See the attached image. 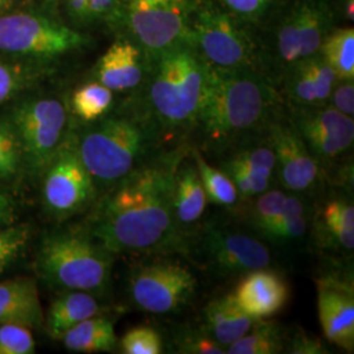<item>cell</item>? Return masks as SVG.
<instances>
[{
    "label": "cell",
    "instance_id": "obj_35",
    "mask_svg": "<svg viewBox=\"0 0 354 354\" xmlns=\"http://www.w3.org/2000/svg\"><path fill=\"white\" fill-rule=\"evenodd\" d=\"M32 235V228L26 225L8 226L0 230V273L24 253Z\"/></svg>",
    "mask_w": 354,
    "mask_h": 354
},
{
    "label": "cell",
    "instance_id": "obj_21",
    "mask_svg": "<svg viewBox=\"0 0 354 354\" xmlns=\"http://www.w3.org/2000/svg\"><path fill=\"white\" fill-rule=\"evenodd\" d=\"M207 205V197L197 165L189 153L177 167L174 187V209L178 226L189 236L198 225Z\"/></svg>",
    "mask_w": 354,
    "mask_h": 354
},
{
    "label": "cell",
    "instance_id": "obj_5",
    "mask_svg": "<svg viewBox=\"0 0 354 354\" xmlns=\"http://www.w3.org/2000/svg\"><path fill=\"white\" fill-rule=\"evenodd\" d=\"M114 253L86 230L53 232L41 241L37 270L44 281L59 290L104 295L111 289Z\"/></svg>",
    "mask_w": 354,
    "mask_h": 354
},
{
    "label": "cell",
    "instance_id": "obj_26",
    "mask_svg": "<svg viewBox=\"0 0 354 354\" xmlns=\"http://www.w3.org/2000/svg\"><path fill=\"white\" fill-rule=\"evenodd\" d=\"M288 330L277 322L256 320L252 328L226 348L228 354H279L285 352Z\"/></svg>",
    "mask_w": 354,
    "mask_h": 354
},
{
    "label": "cell",
    "instance_id": "obj_42",
    "mask_svg": "<svg viewBox=\"0 0 354 354\" xmlns=\"http://www.w3.org/2000/svg\"><path fill=\"white\" fill-rule=\"evenodd\" d=\"M16 218V207L13 200L6 193L0 192V225H10Z\"/></svg>",
    "mask_w": 354,
    "mask_h": 354
},
{
    "label": "cell",
    "instance_id": "obj_8",
    "mask_svg": "<svg viewBox=\"0 0 354 354\" xmlns=\"http://www.w3.org/2000/svg\"><path fill=\"white\" fill-rule=\"evenodd\" d=\"M87 38L44 13H0V53L30 62H46L79 50Z\"/></svg>",
    "mask_w": 354,
    "mask_h": 354
},
{
    "label": "cell",
    "instance_id": "obj_36",
    "mask_svg": "<svg viewBox=\"0 0 354 354\" xmlns=\"http://www.w3.org/2000/svg\"><path fill=\"white\" fill-rule=\"evenodd\" d=\"M35 348L36 342L28 327L0 324V354H32Z\"/></svg>",
    "mask_w": 354,
    "mask_h": 354
},
{
    "label": "cell",
    "instance_id": "obj_7",
    "mask_svg": "<svg viewBox=\"0 0 354 354\" xmlns=\"http://www.w3.org/2000/svg\"><path fill=\"white\" fill-rule=\"evenodd\" d=\"M7 118L20 143L24 172L42 176L68 133L67 106L55 96H30L17 100Z\"/></svg>",
    "mask_w": 354,
    "mask_h": 354
},
{
    "label": "cell",
    "instance_id": "obj_39",
    "mask_svg": "<svg viewBox=\"0 0 354 354\" xmlns=\"http://www.w3.org/2000/svg\"><path fill=\"white\" fill-rule=\"evenodd\" d=\"M328 104L340 113L353 117L354 114V83L353 80H337Z\"/></svg>",
    "mask_w": 354,
    "mask_h": 354
},
{
    "label": "cell",
    "instance_id": "obj_9",
    "mask_svg": "<svg viewBox=\"0 0 354 354\" xmlns=\"http://www.w3.org/2000/svg\"><path fill=\"white\" fill-rule=\"evenodd\" d=\"M196 0H121L120 23L146 57L189 41Z\"/></svg>",
    "mask_w": 354,
    "mask_h": 354
},
{
    "label": "cell",
    "instance_id": "obj_28",
    "mask_svg": "<svg viewBox=\"0 0 354 354\" xmlns=\"http://www.w3.org/2000/svg\"><path fill=\"white\" fill-rule=\"evenodd\" d=\"M41 74L42 70L36 62L7 54L0 55V105L32 87Z\"/></svg>",
    "mask_w": 354,
    "mask_h": 354
},
{
    "label": "cell",
    "instance_id": "obj_37",
    "mask_svg": "<svg viewBox=\"0 0 354 354\" xmlns=\"http://www.w3.org/2000/svg\"><path fill=\"white\" fill-rule=\"evenodd\" d=\"M274 0H218V4L241 21L259 23L270 11Z\"/></svg>",
    "mask_w": 354,
    "mask_h": 354
},
{
    "label": "cell",
    "instance_id": "obj_17",
    "mask_svg": "<svg viewBox=\"0 0 354 354\" xmlns=\"http://www.w3.org/2000/svg\"><path fill=\"white\" fill-rule=\"evenodd\" d=\"M311 236L323 252L351 256L354 250V206L346 194H333L315 207L311 215Z\"/></svg>",
    "mask_w": 354,
    "mask_h": 354
},
{
    "label": "cell",
    "instance_id": "obj_34",
    "mask_svg": "<svg viewBox=\"0 0 354 354\" xmlns=\"http://www.w3.org/2000/svg\"><path fill=\"white\" fill-rule=\"evenodd\" d=\"M120 348L125 354H160L165 352V339L150 326H140L127 330Z\"/></svg>",
    "mask_w": 354,
    "mask_h": 354
},
{
    "label": "cell",
    "instance_id": "obj_20",
    "mask_svg": "<svg viewBox=\"0 0 354 354\" xmlns=\"http://www.w3.org/2000/svg\"><path fill=\"white\" fill-rule=\"evenodd\" d=\"M44 319L37 285L33 279L23 277L0 282V324L41 328Z\"/></svg>",
    "mask_w": 354,
    "mask_h": 354
},
{
    "label": "cell",
    "instance_id": "obj_3",
    "mask_svg": "<svg viewBox=\"0 0 354 354\" xmlns=\"http://www.w3.org/2000/svg\"><path fill=\"white\" fill-rule=\"evenodd\" d=\"M146 59L145 96L138 108L158 127L165 143H187L203 102L209 64L190 41Z\"/></svg>",
    "mask_w": 354,
    "mask_h": 354
},
{
    "label": "cell",
    "instance_id": "obj_2",
    "mask_svg": "<svg viewBox=\"0 0 354 354\" xmlns=\"http://www.w3.org/2000/svg\"><path fill=\"white\" fill-rule=\"evenodd\" d=\"M282 106V95L266 73L209 66L189 145L218 160L250 140L266 137L283 117Z\"/></svg>",
    "mask_w": 354,
    "mask_h": 354
},
{
    "label": "cell",
    "instance_id": "obj_29",
    "mask_svg": "<svg viewBox=\"0 0 354 354\" xmlns=\"http://www.w3.org/2000/svg\"><path fill=\"white\" fill-rule=\"evenodd\" d=\"M319 54L332 67L339 80H353V28H340L330 30L322 44Z\"/></svg>",
    "mask_w": 354,
    "mask_h": 354
},
{
    "label": "cell",
    "instance_id": "obj_19",
    "mask_svg": "<svg viewBox=\"0 0 354 354\" xmlns=\"http://www.w3.org/2000/svg\"><path fill=\"white\" fill-rule=\"evenodd\" d=\"M147 59L137 44L118 39L105 51L96 66V77L112 91H129L142 84Z\"/></svg>",
    "mask_w": 354,
    "mask_h": 354
},
{
    "label": "cell",
    "instance_id": "obj_33",
    "mask_svg": "<svg viewBox=\"0 0 354 354\" xmlns=\"http://www.w3.org/2000/svg\"><path fill=\"white\" fill-rule=\"evenodd\" d=\"M174 352L183 354H225L226 348L213 340L203 327L183 326L172 336Z\"/></svg>",
    "mask_w": 354,
    "mask_h": 354
},
{
    "label": "cell",
    "instance_id": "obj_11",
    "mask_svg": "<svg viewBox=\"0 0 354 354\" xmlns=\"http://www.w3.org/2000/svg\"><path fill=\"white\" fill-rule=\"evenodd\" d=\"M41 177L44 207L57 221L83 213L96 200L97 190L82 162L73 130H68Z\"/></svg>",
    "mask_w": 354,
    "mask_h": 354
},
{
    "label": "cell",
    "instance_id": "obj_43",
    "mask_svg": "<svg viewBox=\"0 0 354 354\" xmlns=\"http://www.w3.org/2000/svg\"><path fill=\"white\" fill-rule=\"evenodd\" d=\"M345 15L349 21H353V0L345 1Z\"/></svg>",
    "mask_w": 354,
    "mask_h": 354
},
{
    "label": "cell",
    "instance_id": "obj_14",
    "mask_svg": "<svg viewBox=\"0 0 354 354\" xmlns=\"http://www.w3.org/2000/svg\"><path fill=\"white\" fill-rule=\"evenodd\" d=\"M330 28L332 11L327 0H297L281 19L274 36V64L282 75L317 54Z\"/></svg>",
    "mask_w": 354,
    "mask_h": 354
},
{
    "label": "cell",
    "instance_id": "obj_41",
    "mask_svg": "<svg viewBox=\"0 0 354 354\" xmlns=\"http://www.w3.org/2000/svg\"><path fill=\"white\" fill-rule=\"evenodd\" d=\"M89 0H62L66 16L76 26H87Z\"/></svg>",
    "mask_w": 354,
    "mask_h": 354
},
{
    "label": "cell",
    "instance_id": "obj_15",
    "mask_svg": "<svg viewBox=\"0 0 354 354\" xmlns=\"http://www.w3.org/2000/svg\"><path fill=\"white\" fill-rule=\"evenodd\" d=\"M276 155V180L289 193L311 196L324 180V172L307 150L289 118H279L269 129Z\"/></svg>",
    "mask_w": 354,
    "mask_h": 354
},
{
    "label": "cell",
    "instance_id": "obj_38",
    "mask_svg": "<svg viewBox=\"0 0 354 354\" xmlns=\"http://www.w3.org/2000/svg\"><path fill=\"white\" fill-rule=\"evenodd\" d=\"M121 0H89L87 24L118 26Z\"/></svg>",
    "mask_w": 354,
    "mask_h": 354
},
{
    "label": "cell",
    "instance_id": "obj_18",
    "mask_svg": "<svg viewBox=\"0 0 354 354\" xmlns=\"http://www.w3.org/2000/svg\"><path fill=\"white\" fill-rule=\"evenodd\" d=\"M234 297L245 314L263 320L279 314L289 299L286 279L270 268H261L243 274Z\"/></svg>",
    "mask_w": 354,
    "mask_h": 354
},
{
    "label": "cell",
    "instance_id": "obj_44",
    "mask_svg": "<svg viewBox=\"0 0 354 354\" xmlns=\"http://www.w3.org/2000/svg\"><path fill=\"white\" fill-rule=\"evenodd\" d=\"M15 3H16V0H0V13L10 11Z\"/></svg>",
    "mask_w": 354,
    "mask_h": 354
},
{
    "label": "cell",
    "instance_id": "obj_13",
    "mask_svg": "<svg viewBox=\"0 0 354 354\" xmlns=\"http://www.w3.org/2000/svg\"><path fill=\"white\" fill-rule=\"evenodd\" d=\"M289 121L323 169L324 176L335 168L342 171L340 162L353 151V117L340 113L327 102L292 108Z\"/></svg>",
    "mask_w": 354,
    "mask_h": 354
},
{
    "label": "cell",
    "instance_id": "obj_31",
    "mask_svg": "<svg viewBox=\"0 0 354 354\" xmlns=\"http://www.w3.org/2000/svg\"><path fill=\"white\" fill-rule=\"evenodd\" d=\"M24 172L17 136L7 115L0 117V180L11 181Z\"/></svg>",
    "mask_w": 354,
    "mask_h": 354
},
{
    "label": "cell",
    "instance_id": "obj_1",
    "mask_svg": "<svg viewBox=\"0 0 354 354\" xmlns=\"http://www.w3.org/2000/svg\"><path fill=\"white\" fill-rule=\"evenodd\" d=\"M189 143L167 149L105 190L86 231L111 252L188 254L174 209L177 167Z\"/></svg>",
    "mask_w": 354,
    "mask_h": 354
},
{
    "label": "cell",
    "instance_id": "obj_10",
    "mask_svg": "<svg viewBox=\"0 0 354 354\" xmlns=\"http://www.w3.org/2000/svg\"><path fill=\"white\" fill-rule=\"evenodd\" d=\"M198 290L196 274L183 263L160 257L134 266L127 279V297L140 311L168 315L184 310Z\"/></svg>",
    "mask_w": 354,
    "mask_h": 354
},
{
    "label": "cell",
    "instance_id": "obj_6",
    "mask_svg": "<svg viewBox=\"0 0 354 354\" xmlns=\"http://www.w3.org/2000/svg\"><path fill=\"white\" fill-rule=\"evenodd\" d=\"M189 41L209 66L252 68L266 73L256 45L244 30L241 20L218 3L196 1L190 21Z\"/></svg>",
    "mask_w": 354,
    "mask_h": 354
},
{
    "label": "cell",
    "instance_id": "obj_25",
    "mask_svg": "<svg viewBox=\"0 0 354 354\" xmlns=\"http://www.w3.org/2000/svg\"><path fill=\"white\" fill-rule=\"evenodd\" d=\"M61 340L70 352L75 353L112 352L118 342L113 322L100 315L80 322L68 329Z\"/></svg>",
    "mask_w": 354,
    "mask_h": 354
},
{
    "label": "cell",
    "instance_id": "obj_24",
    "mask_svg": "<svg viewBox=\"0 0 354 354\" xmlns=\"http://www.w3.org/2000/svg\"><path fill=\"white\" fill-rule=\"evenodd\" d=\"M311 215L313 205L310 203V196L286 193L279 214L261 238L276 244L301 241L310 230Z\"/></svg>",
    "mask_w": 354,
    "mask_h": 354
},
{
    "label": "cell",
    "instance_id": "obj_16",
    "mask_svg": "<svg viewBox=\"0 0 354 354\" xmlns=\"http://www.w3.org/2000/svg\"><path fill=\"white\" fill-rule=\"evenodd\" d=\"M317 314L327 342L346 352L354 349L352 281L327 274L317 279Z\"/></svg>",
    "mask_w": 354,
    "mask_h": 354
},
{
    "label": "cell",
    "instance_id": "obj_22",
    "mask_svg": "<svg viewBox=\"0 0 354 354\" xmlns=\"http://www.w3.org/2000/svg\"><path fill=\"white\" fill-rule=\"evenodd\" d=\"M254 323L256 319L244 313L234 294H225L205 306L201 327L213 340L227 348L243 337Z\"/></svg>",
    "mask_w": 354,
    "mask_h": 354
},
{
    "label": "cell",
    "instance_id": "obj_27",
    "mask_svg": "<svg viewBox=\"0 0 354 354\" xmlns=\"http://www.w3.org/2000/svg\"><path fill=\"white\" fill-rule=\"evenodd\" d=\"M190 156L197 165L203 181L207 203L222 207H235L239 201V193L234 181L221 168L210 165L203 152L190 145Z\"/></svg>",
    "mask_w": 354,
    "mask_h": 354
},
{
    "label": "cell",
    "instance_id": "obj_40",
    "mask_svg": "<svg viewBox=\"0 0 354 354\" xmlns=\"http://www.w3.org/2000/svg\"><path fill=\"white\" fill-rule=\"evenodd\" d=\"M285 352L297 354L327 353L322 342L315 337H310L304 330H294L292 333H288Z\"/></svg>",
    "mask_w": 354,
    "mask_h": 354
},
{
    "label": "cell",
    "instance_id": "obj_4",
    "mask_svg": "<svg viewBox=\"0 0 354 354\" xmlns=\"http://www.w3.org/2000/svg\"><path fill=\"white\" fill-rule=\"evenodd\" d=\"M76 133L77 150L96 190H106L165 151L158 127L140 112L102 115Z\"/></svg>",
    "mask_w": 354,
    "mask_h": 354
},
{
    "label": "cell",
    "instance_id": "obj_23",
    "mask_svg": "<svg viewBox=\"0 0 354 354\" xmlns=\"http://www.w3.org/2000/svg\"><path fill=\"white\" fill-rule=\"evenodd\" d=\"M102 307L93 294L86 291H64L49 307L44 326L54 340H61L68 329L88 317L102 315Z\"/></svg>",
    "mask_w": 354,
    "mask_h": 354
},
{
    "label": "cell",
    "instance_id": "obj_12",
    "mask_svg": "<svg viewBox=\"0 0 354 354\" xmlns=\"http://www.w3.org/2000/svg\"><path fill=\"white\" fill-rule=\"evenodd\" d=\"M190 251L219 277L243 276L272 266V253L264 241L226 223L210 222L200 227L196 239L188 241V254Z\"/></svg>",
    "mask_w": 354,
    "mask_h": 354
},
{
    "label": "cell",
    "instance_id": "obj_30",
    "mask_svg": "<svg viewBox=\"0 0 354 354\" xmlns=\"http://www.w3.org/2000/svg\"><path fill=\"white\" fill-rule=\"evenodd\" d=\"M113 91L99 82L84 84L76 89L71 99L74 113L84 122H93L111 111Z\"/></svg>",
    "mask_w": 354,
    "mask_h": 354
},
{
    "label": "cell",
    "instance_id": "obj_32",
    "mask_svg": "<svg viewBox=\"0 0 354 354\" xmlns=\"http://www.w3.org/2000/svg\"><path fill=\"white\" fill-rule=\"evenodd\" d=\"M286 193L279 188H270L264 193L250 198L248 209V223L261 236L272 225L276 215L279 214Z\"/></svg>",
    "mask_w": 354,
    "mask_h": 354
}]
</instances>
